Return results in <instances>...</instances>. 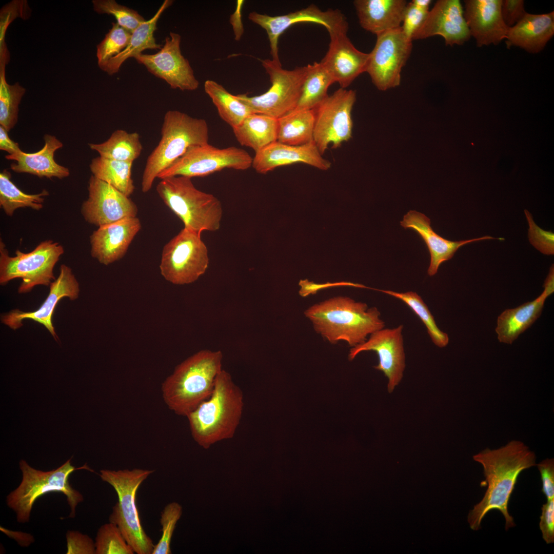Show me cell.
<instances>
[{"label": "cell", "instance_id": "obj_38", "mask_svg": "<svg viewBox=\"0 0 554 554\" xmlns=\"http://www.w3.org/2000/svg\"><path fill=\"white\" fill-rule=\"evenodd\" d=\"M6 63H0V125L11 130L18 120V107L26 89L18 82L9 85L6 79Z\"/></svg>", "mask_w": 554, "mask_h": 554}, {"label": "cell", "instance_id": "obj_46", "mask_svg": "<svg viewBox=\"0 0 554 554\" xmlns=\"http://www.w3.org/2000/svg\"><path fill=\"white\" fill-rule=\"evenodd\" d=\"M67 551L68 554H94L95 542L88 535L78 531L69 530L66 533Z\"/></svg>", "mask_w": 554, "mask_h": 554}, {"label": "cell", "instance_id": "obj_13", "mask_svg": "<svg viewBox=\"0 0 554 554\" xmlns=\"http://www.w3.org/2000/svg\"><path fill=\"white\" fill-rule=\"evenodd\" d=\"M355 100L354 91L340 88L313 109V142L322 155L330 145L336 149L351 138Z\"/></svg>", "mask_w": 554, "mask_h": 554}, {"label": "cell", "instance_id": "obj_52", "mask_svg": "<svg viewBox=\"0 0 554 554\" xmlns=\"http://www.w3.org/2000/svg\"><path fill=\"white\" fill-rule=\"evenodd\" d=\"M244 4V1H238L235 11L232 14L230 18V22L232 25L236 40H239L244 31L242 22L241 21V9Z\"/></svg>", "mask_w": 554, "mask_h": 554}, {"label": "cell", "instance_id": "obj_28", "mask_svg": "<svg viewBox=\"0 0 554 554\" xmlns=\"http://www.w3.org/2000/svg\"><path fill=\"white\" fill-rule=\"evenodd\" d=\"M554 34V11L535 14L526 13L516 25L509 27L506 45L517 46L527 52L542 51Z\"/></svg>", "mask_w": 554, "mask_h": 554}, {"label": "cell", "instance_id": "obj_48", "mask_svg": "<svg viewBox=\"0 0 554 554\" xmlns=\"http://www.w3.org/2000/svg\"><path fill=\"white\" fill-rule=\"evenodd\" d=\"M501 15L508 27L516 25L527 13L522 0H503L501 3Z\"/></svg>", "mask_w": 554, "mask_h": 554}, {"label": "cell", "instance_id": "obj_39", "mask_svg": "<svg viewBox=\"0 0 554 554\" xmlns=\"http://www.w3.org/2000/svg\"><path fill=\"white\" fill-rule=\"evenodd\" d=\"M393 296L403 301L420 319L425 325L432 342L439 347L446 346L449 342L447 333L437 326L434 318L421 297L416 292H397L391 290L373 289Z\"/></svg>", "mask_w": 554, "mask_h": 554}, {"label": "cell", "instance_id": "obj_17", "mask_svg": "<svg viewBox=\"0 0 554 554\" xmlns=\"http://www.w3.org/2000/svg\"><path fill=\"white\" fill-rule=\"evenodd\" d=\"M248 18L265 30L269 41L272 60L278 63H281L278 48L279 37L292 25L300 23L318 24L325 27L329 33L348 26L345 16L340 10L322 11L314 5L287 14L273 16L253 11L249 14Z\"/></svg>", "mask_w": 554, "mask_h": 554}, {"label": "cell", "instance_id": "obj_32", "mask_svg": "<svg viewBox=\"0 0 554 554\" xmlns=\"http://www.w3.org/2000/svg\"><path fill=\"white\" fill-rule=\"evenodd\" d=\"M278 121V142L293 146L313 142V109L294 110Z\"/></svg>", "mask_w": 554, "mask_h": 554}, {"label": "cell", "instance_id": "obj_15", "mask_svg": "<svg viewBox=\"0 0 554 554\" xmlns=\"http://www.w3.org/2000/svg\"><path fill=\"white\" fill-rule=\"evenodd\" d=\"M181 42V36L170 32L158 52L152 54L141 53L134 58L172 89L193 91L198 88L199 82L188 60L182 54Z\"/></svg>", "mask_w": 554, "mask_h": 554}, {"label": "cell", "instance_id": "obj_12", "mask_svg": "<svg viewBox=\"0 0 554 554\" xmlns=\"http://www.w3.org/2000/svg\"><path fill=\"white\" fill-rule=\"evenodd\" d=\"M252 161L246 151L234 146L220 149L209 143L195 145L161 172L157 178L205 176L225 168L244 170L252 166Z\"/></svg>", "mask_w": 554, "mask_h": 554}, {"label": "cell", "instance_id": "obj_33", "mask_svg": "<svg viewBox=\"0 0 554 554\" xmlns=\"http://www.w3.org/2000/svg\"><path fill=\"white\" fill-rule=\"evenodd\" d=\"M137 132L123 129L114 131L109 138L100 144L89 143L90 148L100 156L116 161L133 163L141 155L143 146Z\"/></svg>", "mask_w": 554, "mask_h": 554}, {"label": "cell", "instance_id": "obj_43", "mask_svg": "<svg viewBox=\"0 0 554 554\" xmlns=\"http://www.w3.org/2000/svg\"><path fill=\"white\" fill-rule=\"evenodd\" d=\"M182 513V507L177 502L168 504L161 514L160 523L162 526V536L158 543L154 545L152 554H170V544L177 522Z\"/></svg>", "mask_w": 554, "mask_h": 554}, {"label": "cell", "instance_id": "obj_29", "mask_svg": "<svg viewBox=\"0 0 554 554\" xmlns=\"http://www.w3.org/2000/svg\"><path fill=\"white\" fill-rule=\"evenodd\" d=\"M361 27L378 35L401 27L407 2L405 0L353 1Z\"/></svg>", "mask_w": 554, "mask_h": 554}, {"label": "cell", "instance_id": "obj_14", "mask_svg": "<svg viewBox=\"0 0 554 554\" xmlns=\"http://www.w3.org/2000/svg\"><path fill=\"white\" fill-rule=\"evenodd\" d=\"M412 41L401 26L377 35L366 72L379 90L385 91L400 85L402 69L411 53Z\"/></svg>", "mask_w": 554, "mask_h": 554}, {"label": "cell", "instance_id": "obj_20", "mask_svg": "<svg viewBox=\"0 0 554 554\" xmlns=\"http://www.w3.org/2000/svg\"><path fill=\"white\" fill-rule=\"evenodd\" d=\"M348 26L329 33L328 50L321 63L341 88L366 71L369 54L358 50L347 36Z\"/></svg>", "mask_w": 554, "mask_h": 554}, {"label": "cell", "instance_id": "obj_35", "mask_svg": "<svg viewBox=\"0 0 554 554\" xmlns=\"http://www.w3.org/2000/svg\"><path fill=\"white\" fill-rule=\"evenodd\" d=\"M204 90L217 108L220 117L232 128L253 113L247 105L214 81H206Z\"/></svg>", "mask_w": 554, "mask_h": 554}, {"label": "cell", "instance_id": "obj_47", "mask_svg": "<svg viewBox=\"0 0 554 554\" xmlns=\"http://www.w3.org/2000/svg\"><path fill=\"white\" fill-rule=\"evenodd\" d=\"M542 513L540 517L539 527L542 538L548 544L554 542V498L547 500L542 505Z\"/></svg>", "mask_w": 554, "mask_h": 554}, {"label": "cell", "instance_id": "obj_1", "mask_svg": "<svg viewBox=\"0 0 554 554\" xmlns=\"http://www.w3.org/2000/svg\"><path fill=\"white\" fill-rule=\"evenodd\" d=\"M483 468L487 488L481 501L468 515L467 521L473 530L481 528L484 517L493 509L500 511L505 519V529L516 526L508 505L520 473L535 466L536 457L522 442L513 440L497 449L486 448L473 456Z\"/></svg>", "mask_w": 554, "mask_h": 554}, {"label": "cell", "instance_id": "obj_37", "mask_svg": "<svg viewBox=\"0 0 554 554\" xmlns=\"http://www.w3.org/2000/svg\"><path fill=\"white\" fill-rule=\"evenodd\" d=\"M48 195L46 189L37 194L25 193L12 183L8 171L4 170L0 173V206L8 216H11L14 211L19 208L41 209L45 197Z\"/></svg>", "mask_w": 554, "mask_h": 554}, {"label": "cell", "instance_id": "obj_10", "mask_svg": "<svg viewBox=\"0 0 554 554\" xmlns=\"http://www.w3.org/2000/svg\"><path fill=\"white\" fill-rule=\"evenodd\" d=\"M261 61L271 83L269 89L257 96H249L246 94L235 96L253 113L278 119L295 109L308 72V66L288 70L283 69L281 63L272 60Z\"/></svg>", "mask_w": 554, "mask_h": 554}, {"label": "cell", "instance_id": "obj_21", "mask_svg": "<svg viewBox=\"0 0 554 554\" xmlns=\"http://www.w3.org/2000/svg\"><path fill=\"white\" fill-rule=\"evenodd\" d=\"M442 36L446 45H462L471 35L459 0L438 1L412 40Z\"/></svg>", "mask_w": 554, "mask_h": 554}, {"label": "cell", "instance_id": "obj_18", "mask_svg": "<svg viewBox=\"0 0 554 554\" xmlns=\"http://www.w3.org/2000/svg\"><path fill=\"white\" fill-rule=\"evenodd\" d=\"M403 329V325H400L393 328L379 330L371 333L365 342L353 347L348 355L351 361L361 352L375 351L379 362L374 368L388 379L387 387L390 393L401 381L405 367Z\"/></svg>", "mask_w": 554, "mask_h": 554}, {"label": "cell", "instance_id": "obj_22", "mask_svg": "<svg viewBox=\"0 0 554 554\" xmlns=\"http://www.w3.org/2000/svg\"><path fill=\"white\" fill-rule=\"evenodd\" d=\"M296 163L324 171L331 165L323 157L314 142L293 146L276 141L255 153L252 166L258 173L266 174L278 167Z\"/></svg>", "mask_w": 554, "mask_h": 554}, {"label": "cell", "instance_id": "obj_42", "mask_svg": "<svg viewBox=\"0 0 554 554\" xmlns=\"http://www.w3.org/2000/svg\"><path fill=\"white\" fill-rule=\"evenodd\" d=\"M92 3L95 12L113 15L119 25L131 33L146 21L137 11L120 5L114 0H93Z\"/></svg>", "mask_w": 554, "mask_h": 554}, {"label": "cell", "instance_id": "obj_24", "mask_svg": "<svg viewBox=\"0 0 554 554\" xmlns=\"http://www.w3.org/2000/svg\"><path fill=\"white\" fill-rule=\"evenodd\" d=\"M464 16L479 47L497 45L506 38L509 27L501 15L502 0H466Z\"/></svg>", "mask_w": 554, "mask_h": 554}, {"label": "cell", "instance_id": "obj_2", "mask_svg": "<svg viewBox=\"0 0 554 554\" xmlns=\"http://www.w3.org/2000/svg\"><path fill=\"white\" fill-rule=\"evenodd\" d=\"M243 408V391L230 374L222 369L210 397L186 416L194 440L208 449L217 442L232 438Z\"/></svg>", "mask_w": 554, "mask_h": 554}, {"label": "cell", "instance_id": "obj_34", "mask_svg": "<svg viewBox=\"0 0 554 554\" xmlns=\"http://www.w3.org/2000/svg\"><path fill=\"white\" fill-rule=\"evenodd\" d=\"M298 105L294 110H312L328 96L329 86L334 83L327 69L321 63L308 64Z\"/></svg>", "mask_w": 554, "mask_h": 554}, {"label": "cell", "instance_id": "obj_26", "mask_svg": "<svg viewBox=\"0 0 554 554\" xmlns=\"http://www.w3.org/2000/svg\"><path fill=\"white\" fill-rule=\"evenodd\" d=\"M544 290L532 302L504 311L498 318L496 331L500 342L511 344L540 316L546 299L554 292V271L550 269Z\"/></svg>", "mask_w": 554, "mask_h": 554}, {"label": "cell", "instance_id": "obj_3", "mask_svg": "<svg viewBox=\"0 0 554 554\" xmlns=\"http://www.w3.org/2000/svg\"><path fill=\"white\" fill-rule=\"evenodd\" d=\"M315 330L331 343L346 342L354 347L385 327L376 307L346 296L334 297L308 308L304 312Z\"/></svg>", "mask_w": 554, "mask_h": 554}, {"label": "cell", "instance_id": "obj_51", "mask_svg": "<svg viewBox=\"0 0 554 554\" xmlns=\"http://www.w3.org/2000/svg\"><path fill=\"white\" fill-rule=\"evenodd\" d=\"M0 149L7 152L9 154H13L22 151L18 144L11 140L8 136V131L2 126H0Z\"/></svg>", "mask_w": 554, "mask_h": 554}, {"label": "cell", "instance_id": "obj_11", "mask_svg": "<svg viewBox=\"0 0 554 554\" xmlns=\"http://www.w3.org/2000/svg\"><path fill=\"white\" fill-rule=\"evenodd\" d=\"M201 235L184 227L164 246L160 269L166 280L175 285L188 284L205 273L209 258Z\"/></svg>", "mask_w": 554, "mask_h": 554}, {"label": "cell", "instance_id": "obj_49", "mask_svg": "<svg viewBox=\"0 0 554 554\" xmlns=\"http://www.w3.org/2000/svg\"><path fill=\"white\" fill-rule=\"evenodd\" d=\"M541 474L542 492L547 500L554 498V460L546 459L536 465Z\"/></svg>", "mask_w": 554, "mask_h": 554}, {"label": "cell", "instance_id": "obj_45", "mask_svg": "<svg viewBox=\"0 0 554 554\" xmlns=\"http://www.w3.org/2000/svg\"><path fill=\"white\" fill-rule=\"evenodd\" d=\"M528 223V238L530 244L541 253L546 255L554 254V234L540 228L534 222L531 213L525 210Z\"/></svg>", "mask_w": 554, "mask_h": 554}, {"label": "cell", "instance_id": "obj_25", "mask_svg": "<svg viewBox=\"0 0 554 554\" xmlns=\"http://www.w3.org/2000/svg\"><path fill=\"white\" fill-rule=\"evenodd\" d=\"M401 225L405 229L416 231L425 242L430 255V263L427 273L433 276L437 273L439 266L449 260L458 249L467 244L489 239L504 240L486 235L481 238L460 241L446 240L435 232L430 226V220L425 214L414 210L409 211L404 216Z\"/></svg>", "mask_w": 554, "mask_h": 554}, {"label": "cell", "instance_id": "obj_36", "mask_svg": "<svg viewBox=\"0 0 554 554\" xmlns=\"http://www.w3.org/2000/svg\"><path fill=\"white\" fill-rule=\"evenodd\" d=\"M132 164L98 156L92 159L89 167L94 176L130 197L135 189L131 176Z\"/></svg>", "mask_w": 554, "mask_h": 554}, {"label": "cell", "instance_id": "obj_16", "mask_svg": "<svg viewBox=\"0 0 554 554\" xmlns=\"http://www.w3.org/2000/svg\"><path fill=\"white\" fill-rule=\"evenodd\" d=\"M88 190V197L82 205L81 212L89 223L99 227L136 217L138 208L130 197L93 175Z\"/></svg>", "mask_w": 554, "mask_h": 554}, {"label": "cell", "instance_id": "obj_31", "mask_svg": "<svg viewBox=\"0 0 554 554\" xmlns=\"http://www.w3.org/2000/svg\"><path fill=\"white\" fill-rule=\"evenodd\" d=\"M232 129L239 143L256 153L277 141L278 121L265 114L252 113Z\"/></svg>", "mask_w": 554, "mask_h": 554}, {"label": "cell", "instance_id": "obj_19", "mask_svg": "<svg viewBox=\"0 0 554 554\" xmlns=\"http://www.w3.org/2000/svg\"><path fill=\"white\" fill-rule=\"evenodd\" d=\"M80 291L79 283L71 268L62 264L58 277L50 283L48 295L39 308L28 312L13 309L3 314L1 322L11 329L16 330L23 326V321L30 319L44 325L57 340L58 337L52 323V315L56 306L65 297L72 301L77 299Z\"/></svg>", "mask_w": 554, "mask_h": 554}, {"label": "cell", "instance_id": "obj_6", "mask_svg": "<svg viewBox=\"0 0 554 554\" xmlns=\"http://www.w3.org/2000/svg\"><path fill=\"white\" fill-rule=\"evenodd\" d=\"M72 457L61 466L49 471L32 467L24 460L19 462L22 478L18 486L6 497V504L16 514L20 523L29 522L33 506L41 496L49 492H62L70 508L69 517L74 518L77 505L84 501L82 494L72 487L69 478L77 469L89 468L85 464L76 468L71 463Z\"/></svg>", "mask_w": 554, "mask_h": 554}, {"label": "cell", "instance_id": "obj_44", "mask_svg": "<svg viewBox=\"0 0 554 554\" xmlns=\"http://www.w3.org/2000/svg\"><path fill=\"white\" fill-rule=\"evenodd\" d=\"M431 2L430 0H413L407 3L401 27L405 34L411 40L413 34L426 19Z\"/></svg>", "mask_w": 554, "mask_h": 554}, {"label": "cell", "instance_id": "obj_5", "mask_svg": "<svg viewBox=\"0 0 554 554\" xmlns=\"http://www.w3.org/2000/svg\"><path fill=\"white\" fill-rule=\"evenodd\" d=\"M208 141L209 128L205 120L177 110L168 111L162 126L161 140L146 162L141 182L142 192H148L159 174L190 147L208 143Z\"/></svg>", "mask_w": 554, "mask_h": 554}, {"label": "cell", "instance_id": "obj_50", "mask_svg": "<svg viewBox=\"0 0 554 554\" xmlns=\"http://www.w3.org/2000/svg\"><path fill=\"white\" fill-rule=\"evenodd\" d=\"M299 285L301 286V289L299 291L301 296H305L310 293H315L316 291L322 288H325L332 286H350L358 288H366V286L360 284L353 283L350 282H337V283H327L324 284H315L313 282H309L307 280H301L299 282Z\"/></svg>", "mask_w": 554, "mask_h": 554}, {"label": "cell", "instance_id": "obj_8", "mask_svg": "<svg viewBox=\"0 0 554 554\" xmlns=\"http://www.w3.org/2000/svg\"><path fill=\"white\" fill-rule=\"evenodd\" d=\"M154 472V470L140 468L102 469L99 474L102 481L114 488L118 497L109 521L119 528L137 554H152L154 547L141 524L136 505V494L140 486Z\"/></svg>", "mask_w": 554, "mask_h": 554}, {"label": "cell", "instance_id": "obj_9", "mask_svg": "<svg viewBox=\"0 0 554 554\" xmlns=\"http://www.w3.org/2000/svg\"><path fill=\"white\" fill-rule=\"evenodd\" d=\"M64 253L63 247L58 242L46 240L30 252L17 250L15 256H10L1 240L0 284L4 285L11 280L21 279L19 293L28 292L37 285L50 286L55 280L54 266Z\"/></svg>", "mask_w": 554, "mask_h": 554}, {"label": "cell", "instance_id": "obj_23", "mask_svg": "<svg viewBox=\"0 0 554 554\" xmlns=\"http://www.w3.org/2000/svg\"><path fill=\"white\" fill-rule=\"evenodd\" d=\"M141 228L137 216L99 227L90 237L91 256L105 265L120 260Z\"/></svg>", "mask_w": 554, "mask_h": 554}, {"label": "cell", "instance_id": "obj_40", "mask_svg": "<svg viewBox=\"0 0 554 554\" xmlns=\"http://www.w3.org/2000/svg\"><path fill=\"white\" fill-rule=\"evenodd\" d=\"M111 24V28L96 46L97 64L101 69L110 59L119 54L127 47L131 36V32L116 22H112Z\"/></svg>", "mask_w": 554, "mask_h": 554}, {"label": "cell", "instance_id": "obj_4", "mask_svg": "<svg viewBox=\"0 0 554 554\" xmlns=\"http://www.w3.org/2000/svg\"><path fill=\"white\" fill-rule=\"evenodd\" d=\"M220 350H201L179 364L162 385L163 400L175 414L186 417L211 395L222 369Z\"/></svg>", "mask_w": 554, "mask_h": 554}, {"label": "cell", "instance_id": "obj_7", "mask_svg": "<svg viewBox=\"0 0 554 554\" xmlns=\"http://www.w3.org/2000/svg\"><path fill=\"white\" fill-rule=\"evenodd\" d=\"M191 179L173 176L161 179L157 193L184 227L201 234L219 230L223 215L221 202L213 194L197 189Z\"/></svg>", "mask_w": 554, "mask_h": 554}, {"label": "cell", "instance_id": "obj_30", "mask_svg": "<svg viewBox=\"0 0 554 554\" xmlns=\"http://www.w3.org/2000/svg\"><path fill=\"white\" fill-rule=\"evenodd\" d=\"M173 2L165 0L152 17L141 24L133 31L127 47L119 54L110 59L102 70L110 75H113L118 72L121 66L129 58H134L146 49H161L162 45L156 43L154 33L162 14L172 4Z\"/></svg>", "mask_w": 554, "mask_h": 554}, {"label": "cell", "instance_id": "obj_41", "mask_svg": "<svg viewBox=\"0 0 554 554\" xmlns=\"http://www.w3.org/2000/svg\"><path fill=\"white\" fill-rule=\"evenodd\" d=\"M95 554H133L119 528L110 522L98 529L95 540Z\"/></svg>", "mask_w": 554, "mask_h": 554}, {"label": "cell", "instance_id": "obj_27", "mask_svg": "<svg viewBox=\"0 0 554 554\" xmlns=\"http://www.w3.org/2000/svg\"><path fill=\"white\" fill-rule=\"evenodd\" d=\"M45 145L39 151L35 153H28L22 151L13 154H8L5 158L13 160L10 168L17 173H27L39 177L51 179L57 177L62 179L68 176L70 171L68 168L58 164L54 159L55 152L63 146V143L55 136L46 134L44 136Z\"/></svg>", "mask_w": 554, "mask_h": 554}]
</instances>
